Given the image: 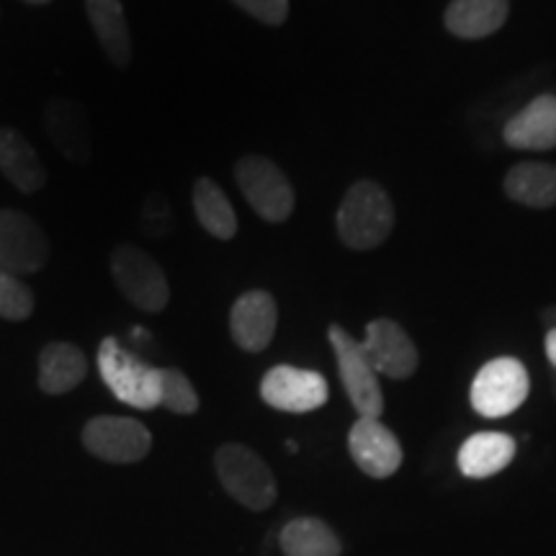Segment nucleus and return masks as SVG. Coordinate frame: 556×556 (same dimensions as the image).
<instances>
[{
  "mask_svg": "<svg viewBox=\"0 0 556 556\" xmlns=\"http://www.w3.org/2000/svg\"><path fill=\"white\" fill-rule=\"evenodd\" d=\"M83 446L101 462L135 464L150 454L152 435L135 417L99 415L83 428Z\"/></svg>",
  "mask_w": 556,
  "mask_h": 556,
  "instance_id": "nucleus-8",
  "label": "nucleus"
},
{
  "mask_svg": "<svg viewBox=\"0 0 556 556\" xmlns=\"http://www.w3.org/2000/svg\"><path fill=\"white\" fill-rule=\"evenodd\" d=\"M348 451L356 467L371 479H387L402 467L397 435L379 417H358L348 433Z\"/></svg>",
  "mask_w": 556,
  "mask_h": 556,
  "instance_id": "nucleus-11",
  "label": "nucleus"
},
{
  "mask_svg": "<svg viewBox=\"0 0 556 556\" xmlns=\"http://www.w3.org/2000/svg\"><path fill=\"white\" fill-rule=\"evenodd\" d=\"M338 238L353 250H374L394 229V206L377 180H358L345 191L338 208Z\"/></svg>",
  "mask_w": 556,
  "mask_h": 556,
  "instance_id": "nucleus-1",
  "label": "nucleus"
},
{
  "mask_svg": "<svg viewBox=\"0 0 556 556\" xmlns=\"http://www.w3.org/2000/svg\"><path fill=\"white\" fill-rule=\"evenodd\" d=\"M24 3H31V5H45V3H50V0H24Z\"/></svg>",
  "mask_w": 556,
  "mask_h": 556,
  "instance_id": "nucleus-30",
  "label": "nucleus"
},
{
  "mask_svg": "<svg viewBox=\"0 0 556 556\" xmlns=\"http://www.w3.org/2000/svg\"><path fill=\"white\" fill-rule=\"evenodd\" d=\"M50 261V240L29 214L0 208V270L13 276L37 274Z\"/></svg>",
  "mask_w": 556,
  "mask_h": 556,
  "instance_id": "nucleus-9",
  "label": "nucleus"
},
{
  "mask_svg": "<svg viewBox=\"0 0 556 556\" xmlns=\"http://www.w3.org/2000/svg\"><path fill=\"white\" fill-rule=\"evenodd\" d=\"M0 173L21 193H37L47 184V170L37 150L21 131L11 127L0 129Z\"/></svg>",
  "mask_w": 556,
  "mask_h": 556,
  "instance_id": "nucleus-16",
  "label": "nucleus"
},
{
  "mask_svg": "<svg viewBox=\"0 0 556 556\" xmlns=\"http://www.w3.org/2000/svg\"><path fill=\"white\" fill-rule=\"evenodd\" d=\"M510 0H451L446 29L458 39H484L505 26Z\"/></svg>",
  "mask_w": 556,
  "mask_h": 556,
  "instance_id": "nucleus-19",
  "label": "nucleus"
},
{
  "mask_svg": "<svg viewBox=\"0 0 556 556\" xmlns=\"http://www.w3.org/2000/svg\"><path fill=\"white\" fill-rule=\"evenodd\" d=\"M505 193L531 208L556 206V165L518 163L516 168L507 170Z\"/></svg>",
  "mask_w": 556,
  "mask_h": 556,
  "instance_id": "nucleus-21",
  "label": "nucleus"
},
{
  "mask_svg": "<svg viewBox=\"0 0 556 556\" xmlns=\"http://www.w3.org/2000/svg\"><path fill=\"white\" fill-rule=\"evenodd\" d=\"M193 212L199 225L217 240H232L238 235V214L229 204L227 193L212 178H199L193 186Z\"/></svg>",
  "mask_w": 556,
  "mask_h": 556,
  "instance_id": "nucleus-23",
  "label": "nucleus"
},
{
  "mask_svg": "<svg viewBox=\"0 0 556 556\" xmlns=\"http://www.w3.org/2000/svg\"><path fill=\"white\" fill-rule=\"evenodd\" d=\"M88 377V358L78 345L47 343L39 353V389L52 397L73 392Z\"/></svg>",
  "mask_w": 556,
  "mask_h": 556,
  "instance_id": "nucleus-17",
  "label": "nucleus"
},
{
  "mask_svg": "<svg viewBox=\"0 0 556 556\" xmlns=\"http://www.w3.org/2000/svg\"><path fill=\"white\" fill-rule=\"evenodd\" d=\"M328 340L336 351L338 374L351 405L358 409V417H381L384 413V394L379 387V374L364 353V345L351 338L340 325H330Z\"/></svg>",
  "mask_w": 556,
  "mask_h": 556,
  "instance_id": "nucleus-5",
  "label": "nucleus"
},
{
  "mask_svg": "<svg viewBox=\"0 0 556 556\" xmlns=\"http://www.w3.org/2000/svg\"><path fill=\"white\" fill-rule=\"evenodd\" d=\"M139 227H142V232L152 240L168 238L173 229V214L168 199H165L163 193H150V197L142 201V208H139Z\"/></svg>",
  "mask_w": 556,
  "mask_h": 556,
  "instance_id": "nucleus-26",
  "label": "nucleus"
},
{
  "mask_svg": "<svg viewBox=\"0 0 556 556\" xmlns=\"http://www.w3.org/2000/svg\"><path fill=\"white\" fill-rule=\"evenodd\" d=\"M45 127L52 144L73 163L90 160V129L86 111L70 99H52L45 109Z\"/></svg>",
  "mask_w": 556,
  "mask_h": 556,
  "instance_id": "nucleus-15",
  "label": "nucleus"
},
{
  "mask_svg": "<svg viewBox=\"0 0 556 556\" xmlns=\"http://www.w3.org/2000/svg\"><path fill=\"white\" fill-rule=\"evenodd\" d=\"M531 392L526 366L518 358H495L479 368L471 381V407L482 417H505L523 405Z\"/></svg>",
  "mask_w": 556,
  "mask_h": 556,
  "instance_id": "nucleus-7",
  "label": "nucleus"
},
{
  "mask_svg": "<svg viewBox=\"0 0 556 556\" xmlns=\"http://www.w3.org/2000/svg\"><path fill=\"white\" fill-rule=\"evenodd\" d=\"M546 358L556 368V328L546 332Z\"/></svg>",
  "mask_w": 556,
  "mask_h": 556,
  "instance_id": "nucleus-28",
  "label": "nucleus"
},
{
  "mask_svg": "<svg viewBox=\"0 0 556 556\" xmlns=\"http://www.w3.org/2000/svg\"><path fill=\"white\" fill-rule=\"evenodd\" d=\"M34 315V291L9 270H0V317L21 323Z\"/></svg>",
  "mask_w": 556,
  "mask_h": 556,
  "instance_id": "nucleus-25",
  "label": "nucleus"
},
{
  "mask_svg": "<svg viewBox=\"0 0 556 556\" xmlns=\"http://www.w3.org/2000/svg\"><path fill=\"white\" fill-rule=\"evenodd\" d=\"M111 276H114L116 289L137 309L157 315V312L168 307L170 287L165 270L142 248L129 245V242L116 248L111 253Z\"/></svg>",
  "mask_w": 556,
  "mask_h": 556,
  "instance_id": "nucleus-4",
  "label": "nucleus"
},
{
  "mask_svg": "<svg viewBox=\"0 0 556 556\" xmlns=\"http://www.w3.org/2000/svg\"><path fill=\"white\" fill-rule=\"evenodd\" d=\"M160 405L176 415H193L199 409V394L178 368H160Z\"/></svg>",
  "mask_w": 556,
  "mask_h": 556,
  "instance_id": "nucleus-24",
  "label": "nucleus"
},
{
  "mask_svg": "<svg viewBox=\"0 0 556 556\" xmlns=\"http://www.w3.org/2000/svg\"><path fill=\"white\" fill-rule=\"evenodd\" d=\"M214 469L227 495L248 510L261 513L276 503L278 486L274 471L253 448L242 443H225L214 454Z\"/></svg>",
  "mask_w": 556,
  "mask_h": 556,
  "instance_id": "nucleus-2",
  "label": "nucleus"
},
{
  "mask_svg": "<svg viewBox=\"0 0 556 556\" xmlns=\"http://www.w3.org/2000/svg\"><path fill=\"white\" fill-rule=\"evenodd\" d=\"M235 180L261 219L283 222L294 212V189L287 173L278 168L274 160L263 155L242 157L235 165Z\"/></svg>",
  "mask_w": 556,
  "mask_h": 556,
  "instance_id": "nucleus-6",
  "label": "nucleus"
},
{
  "mask_svg": "<svg viewBox=\"0 0 556 556\" xmlns=\"http://www.w3.org/2000/svg\"><path fill=\"white\" fill-rule=\"evenodd\" d=\"M541 323H544L548 330L556 328V304L554 307H546L544 312H541Z\"/></svg>",
  "mask_w": 556,
  "mask_h": 556,
  "instance_id": "nucleus-29",
  "label": "nucleus"
},
{
  "mask_svg": "<svg viewBox=\"0 0 556 556\" xmlns=\"http://www.w3.org/2000/svg\"><path fill=\"white\" fill-rule=\"evenodd\" d=\"M505 142L513 150L546 152L556 148V96H536L505 124Z\"/></svg>",
  "mask_w": 556,
  "mask_h": 556,
  "instance_id": "nucleus-14",
  "label": "nucleus"
},
{
  "mask_svg": "<svg viewBox=\"0 0 556 556\" xmlns=\"http://www.w3.org/2000/svg\"><path fill=\"white\" fill-rule=\"evenodd\" d=\"M361 345H364V353L381 377L405 381L413 377L417 364H420L413 338L394 319L381 317L368 323L366 340Z\"/></svg>",
  "mask_w": 556,
  "mask_h": 556,
  "instance_id": "nucleus-12",
  "label": "nucleus"
},
{
  "mask_svg": "<svg viewBox=\"0 0 556 556\" xmlns=\"http://www.w3.org/2000/svg\"><path fill=\"white\" fill-rule=\"evenodd\" d=\"M86 11L101 50L116 67L131 62V37L122 0H86Z\"/></svg>",
  "mask_w": 556,
  "mask_h": 556,
  "instance_id": "nucleus-20",
  "label": "nucleus"
},
{
  "mask_svg": "<svg viewBox=\"0 0 556 556\" xmlns=\"http://www.w3.org/2000/svg\"><path fill=\"white\" fill-rule=\"evenodd\" d=\"M232 3L268 26H281L289 18V0H232Z\"/></svg>",
  "mask_w": 556,
  "mask_h": 556,
  "instance_id": "nucleus-27",
  "label": "nucleus"
},
{
  "mask_svg": "<svg viewBox=\"0 0 556 556\" xmlns=\"http://www.w3.org/2000/svg\"><path fill=\"white\" fill-rule=\"evenodd\" d=\"M281 548L287 556H340L338 533L319 518H294L281 528Z\"/></svg>",
  "mask_w": 556,
  "mask_h": 556,
  "instance_id": "nucleus-22",
  "label": "nucleus"
},
{
  "mask_svg": "<svg viewBox=\"0 0 556 556\" xmlns=\"http://www.w3.org/2000/svg\"><path fill=\"white\" fill-rule=\"evenodd\" d=\"M99 371L116 400L135 409L160 407V368L150 366L116 338H103L99 345Z\"/></svg>",
  "mask_w": 556,
  "mask_h": 556,
  "instance_id": "nucleus-3",
  "label": "nucleus"
},
{
  "mask_svg": "<svg viewBox=\"0 0 556 556\" xmlns=\"http://www.w3.org/2000/svg\"><path fill=\"white\" fill-rule=\"evenodd\" d=\"M276 299L261 289L245 291L232 304V312H229V332H232V340L248 353L266 351L276 336Z\"/></svg>",
  "mask_w": 556,
  "mask_h": 556,
  "instance_id": "nucleus-13",
  "label": "nucleus"
},
{
  "mask_svg": "<svg viewBox=\"0 0 556 556\" xmlns=\"http://www.w3.org/2000/svg\"><path fill=\"white\" fill-rule=\"evenodd\" d=\"M516 454V438L507 433H492V430L490 433H475L458 448V469L464 477L471 479L495 477L510 467Z\"/></svg>",
  "mask_w": 556,
  "mask_h": 556,
  "instance_id": "nucleus-18",
  "label": "nucleus"
},
{
  "mask_svg": "<svg viewBox=\"0 0 556 556\" xmlns=\"http://www.w3.org/2000/svg\"><path fill=\"white\" fill-rule=\"evenodd\" d=\"M261 397L281 413H312L328 402L330 389L323 374L296 366H274L261 381Z\"/></svg>",
  "mask_w": 556,
  "mask_h": 556,
  "instance_id": "nucleus-10",
  "label": "nucleus"
}]
</instances>
